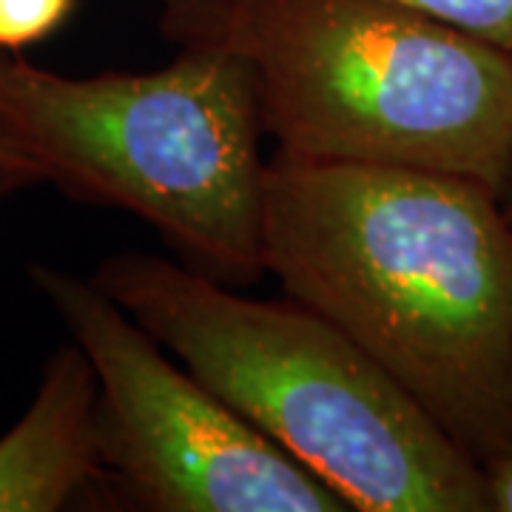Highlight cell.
<instances>
[{"label": "cell", "instance_id": "1", "mask_svg": "<svg viewBox=\"0 0 512 512\" xmlns=\"http://www.w3.org/2000/svg\"><path fill=\"white\" fill-rule=\"evenodd\" d=\"M265 274L325 316L478 467L512 450V222L487 185L427 168L262 174Z\"/></svg>", "mask_w": 512, "mask_h": 512}, {"label": "cell", "instance_id": "2", "mask_svg": "<svg viewBox=\"0 0 512 512\" xmlns=\"http://www.w3.org/2000/svg\"><path fill=\"white\" fill-rule=\"evenodd\" d=\"M180 49L239 57L262 131L316 163L512 180V52L390 0H160Z\"/></svg>", "mask_w": 512, "mask_h": 512}, {"label": "cell", "instance_id": "3", "mask_svg": "<svg viewBox=\"0 0 512 512\" xmlns=\"http://www.w3.org/2000/svg\"><path fill=\"white\" fill-rule=\"evenodd\" d=\"M92 282L348 510L490 512L476 461L325 316L137 251Z\"/></svg>", "mask_w": 512, "mask_h": 512}, {"label": "cell", "instance_id": "4", "mask_svg": "<svg viewBox=\"0 0 512 512\" xmlns=\"http://www.w3.org/2000/svg\"><path fill=\"white\" fill-rule=\"evenodd\" d=\"M0 128L66 197L148 222L220 282L265 276L251 69L180 49L154 72L66 77L0 52Z\"/></svg>", "mask_w": 512, "mask_h": 512}, {"label": "cell", "instance_id": "5", "mask_svg": "<svg viewBox=\"0 0 512 512\" xmlns=\"http://www.w3.org/2000/svg\"><path fill=\"white\" fill-rule=\"evenodd\" d=\"M97 379L103 484L148 512H350L83 276L32 265Z\"/></svg>", "mask_w": 512, "mask_h": 512}, {"label": "cell", "instance_id": "6", "mask_svg": "<svg viewBox=\"0 0 512 512\" xmlns=\"http://www.w3.org/2000/svg\"><path fill=\"white\" fill-rule=\"evenodd\" d=\"M97 379L86 353L60 345L35 399L0 439V512H57L103 484L97 453Z\"/></svg>", "mask_w": 512, "mask_h": 512}, {"label": "cell", "instance_id": "7", "mask_svg": "<svg viewBox=\"0 0 512 512\" xmlns=\"http://www.w3.org/2000/svg\"><path fill=\"white\" fill-rule=\"evenodd\" d=\"M512 52V0H390Z\"/></svg>", "mask_w": 512, "mask_h": 512}, {"label": "cell", "instance_id": "8", "mask_svg": "<svg viewBox=\"0 0 512 512\" xmlns=\"http://www.w3.org/2000/svg\"><path fill=\"white\" fill-rule=\"evenodd\" d=\"M77 0H0V52H18L52 37Z\"/></svg>", "mask_w": 512, "mask_h": 512}, {"label": "cell", "instance_id": "9", "mask_svg": "<svg viewBox=\"0 0 512 512\" xmlns=\"http://www.w3.org/2000/svg\"><path fill=\"white\" fill-rule=\"evenodd\" d=\"M43 183H46V174L40 171V165L15 143V137H9L0 128V200Z\"/></svg>", "mask_w": 512, "mask_h": 512}, {"label": "cell", "instance_id": "10", "mask_svg": "<svg viewBox=\"0 0 512 512\" xmlns=\"http://www.w3.org/2000/svg\"><path fill=\"white\" fill-rule=\"evenodd\" d=\"M490 512H512V450L481 464Z\"/></svg>", "mask_w": 512, "mask_h": 512}, {"label": "cell", "instance_id": "11", "mask_svg": "<svg viewBox=\"0 0 512 512\" xmlns=\"http://www.w3.org/2000/svg\"><path fill=\"white\" fill-rule=\"evenodd\" d=\"M501 205H504V214H507V220L512 222V180L507 185V191H504V197H501Z\"/></svg>", "mask_w": 512, "mask_h": 512}]
</instances>
